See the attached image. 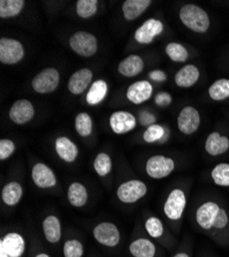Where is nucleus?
I'll list each match as a JSON object with an SVG mask.
<instances>
[{
    "label": "nucleus",
    "mask_w": 229,
    "mask_h": 257,
    "mask_svg": "<svg viewBox=\"0 0 229 257\" xmlns=\"http://www.w3.org/2000/svg\"><path fill=\"white\" fill-rule=\"evenodd\" d=\"M149 77L156 82H163L166 80V74L162 70H152L149 72Z\"/></svg>",
    "instance_id": "nucleus-42"
},
{
    "label": "nucleus",
    "mask_w": 229,
    "mask_h": 257,
    "mask_svg": "<svg viewBox=\"0 0 229 257\" xmlns=\"http://www.w3.org/2000/svg\"><path fill=\"white\" fill-rule=\"evenodd\" d=\"M200 124V115L196 108L192 106H186L180 111L177 118L179 131L184 135L195 133Z\"/></svg>",
    "instance_id": "nucleus-6"
},
{
    "label": "nucleus",
    "mask_w": 229,
    "mask_h": 257,
    "mask_svg": "<svg viewBox=\"0 0 229 257\" xmlns=\"http://www.w3.org/2000/svg\"><path fill=\"white\" fill-rule=\"evenodd\" d=\"M83 254L82 244L77 240L67 241L64 245L65 257H81Z\"/></svg>",
    "instance_id": "nucleus-37"
},
{
    "label": "nucleus",
    "mask_w": 229,
    "mask_h": 257,
    "mask_svg": "<svg viewBox=\"0 0 229 257\" xmlns=\"http://www.w3.org/2000/svg\"><path fill=\"white\" fill-rule=\"evenodd\" d=\"M0 247L5 248L8 255L11 257H21L25 250V241L21 234L11 232L0 242Z\"/></svg>",
    "instance_id": "nucleus-18"
},
{
    "label": "nucleus",
    "mask_w": 229,
    "mask_h": 257,
    "mask_svg": "<svg viewBox=\"0 0 229 257\" xmlns=\"http://www.w3.org/2000/svg\"><path fill=\"white\" fill-rule=\"evenodd\" d=\"M164 26L157 19H148L136 30L135 40L141 45H149L153 39L163 32Z\"/></svg>",
    "instance_id": "nucleus-8"
},
{
    "label": "nucleus",
    "mask_w": 229,
    "mask_h": 257,
    "mask_svg": "<svg viewBox=\"0 0 229 257\" xmlns=\"http://www.w3.org/2000/svg\"><path fill=\"white\" fill-rule=\"evenodd\" d=\"M172 101H173V98H172L171 94L166 93V92H160L154 98L155 104L159 107L169 106L172 103Z\"/></svg>",
    "instance_id": "nucleus-39"
},
{
    "label": "nucleus",
    "mask_w": 229,
    "mask_h": 257,
    "mask_svg": "<svg viewBox=\"0 0 229 257\" xmlns=\"http://www.w3.org/2000/svg\"><path fill=\"white\" fill-rule=\"evenodd\" d=\"M209 96L214 101H223L229 98V79L216 80L209 88Z\"/></svg>",
    "instance_id": "nucleus-29"
},
{
    "label": "nucleus",
    "mask_w": 229,
    "mask_h": 257,
    "mask_svg": "<svg viewBox=\"0 0 229 257\" xmlns=\"http://www.w3.org/2000/svg\"><path fill=\"white\" fill-rule=\"evenodd\" d=\"M93 79V72L89 68H81L75 71L68 80V90L73 95H80L85 92Z\"/></svg>",
    "instance_id": "nucleus-14"
},
{
    "label": "nucleus",
    "mask_w": 229,
    "mask_h": 257,
    "mask_svg": "<svg viewBox=\"0 0 229 257\" xmlns=\"http://www.w3.org/2000/svg\"><path fill=\"white\" fill-rule=\"evenodd\" d=\"M186 206V197L183 190L176 188L171 191L168 199L165 201L163 211L168 218L178 220L181 218Z\"/></svg>",
    "instance_id": "nucleus-9"
},
{
    "label": "nucleus",
    "mask_w": 229,
    "mask_h": 257,
    "mask_svg": "<svg viewBox=\"0 0 229 257\" xmlns=\"http://www.w3.org/2000/svg\"><path fill=\"white\" fill-rule=\"evenodd\" d=\"M94 237L102 245L114 247L119 243V231L113 223L102 222L94 228Z\"/></svg>",
    "instance_id": "nucleus-12"
},
{
    "label": "nucleus",
    "mask_w": 229,
    "mask_h": 257,
    "mask_svg": "<svg viewBox=\"0 0 229 257\" xmlns=\"http://www.w3.org/2000/svg\"><path fill=\"white\" fill-rule=\"evenodd\" d=\"M16 151L15 143L10 139H3L0 141V160L9 159Z\"/></svg>",
    "instance_id": "nucleus-38"
},
{
    "label": "nucleus",
    "mask_w": 229,
    "mask_h": 257,
    "mask_svg": "<svg viewBox=\"0 0 229 257\" xmlns=\"http://www.w3.org/2000/svg\"><path fill=\"white\" fill-rule=\"evenodd\" d=\"M107 92V82L103 79H98L91 85V88L86 96V100L89 105L95 106L97 104H100L104 99H105Z\"/></svg>",
    "instance_id": "nucleus-23"
},
{
    "label": "nucleus",
    "mask_w": 229,
    "mask_h": 257,
    "mask_svg": "<svg viewBox=\"0 0 229 257\" xmlns=\"http://www.w3.org/2000/svg\"><path fill=\"white\" fill-rule=\"evenodd\" d=\"M94 168L98 175L100 176L108 175L112 169V162L110 157L105 153L99 154L95 159Z\"/></svg>",
    "instance_id": "nucleus-34"
},
{
    "label": "nucleus",
    "mask_w": 229,
    "mask_h": 257,
    "mask_svg": "<svg viewBox=\"0 0 229 257\" xmlns=\"http://www.w3.org/2000/svg\"><path fill=\"white\" fill-rule=\"evenodd\" d=\"M227 223H228V215H227V213H226V211L224 209L220 208L219 213H218V216H217L216 221L214 223V227L221 229V228H224L227 225Z\"/></svg>",
    "instance_id": "nucleus-40"
},
{
    "label": "nucleus",
    "mask_w": 229,
    "mask_h": 257,
    "mask_svg": "<svg viewBox=\"0 0 229 257\" xmlns=\"http://www.w3.org/2000/svg\"><path fill=\"white\" fill-rule=\"evenodd\" d=\"M0 257H9L7 251L3 247H0Z\"/></svg>",
    "instance_id": "nucleus-43"
},
{
    "label": "nucleus",
    "mask_w": 229,
    "mask_h": 257,
    "mask_svg": "<svg viewBox=\"0 0 229 257\" xmlns=\"http://www.w3.org/2000/svg\"><path fill=\"white\" fill-rule=\"evenodd\" d=\"M69 45L73 52L83 58H90L98 51V41L94 34L87 31H78L70 39Z\"/></svg>",
    "instance_id": "nucleus-2"
},
{
    "label": "nucleus",
    "mask_w": 229,
    "mask_h": 257,
    "mask_svg": "<svg viewBox=\"0 0 229 257\" xmlns=\"http://www.w3.org/2000/svg\"><path fill=\"white\" fill-rule=\"evenodd\" d=\"M130 252L135 257H153L155 246L147 239H139L130 245Z\"/></svg>",
    "instance_id": "nucleus-27"
},
{
    "label": "nucleus",
    "mask_w": 229,
    "mask_h": 257,
    "mask_svg": "<svg viewBox=\"0 0 229 257\" xmlns=\"http://www.w3.org/2000/svg\"><path fill=\"white\" fill-rule=\"evenodd\" d=\"M9 257H11V256H9Z\"/></svg>",
    "instance_id": "nucleus-46"
},
{
    "label": "nucleus",
    "mask_w": 229,
    "mask_h": 257,
    "mask_svg": "<svg viewBox=\"0 0 229 257\" xmlns=\"http://www.w3.org/2000/svg\"><path fill=\"white\" fill-rule=\"evenodd\" d=\"M179 18L183 25L195 33H205L210 28V18L204 10L198 6L187 4L179 12Z\"/></svg>",
    "instance_id": "nucleus-1"
},
{
    "label": "nucleus",
    "mask_w": 229,
    "mask_h": 257,
    "mask_svg": "<svg viewBox=\"0 0 229 257\" xmlns=\"http://www.w3.org/2000/svg\"><path fill=\"white\" fill-rule=\"evenodd\" d=\"M175 168V163L171 158L163 156L151 157L146 163V172L148 176L154 179L168 177Z\"/></svg>",
    "instance_id": "nucleus-7"
},
{
    "label": "nucleus",
    "mask_w": 229,
    "mask_h": 257,
    "mask_svg": "<svg viewBox=\"0 0 229 257\" xmlns=\"http://www.w3.org/2000/svg\"><path fill=\"white\" fill-rule=\"evenodd\" d=\"M35 110L33 104L27 99L17 100L11 107L10 118L17 124H25L34 116Z\"/></svg>",
    "instance_id": "nucleus-11"
},
{
    "label": "nucleus",
    "mask_w": 229,
    "mask_h": 257,
    "mask_svg": "<svg viewBox=\"0 0 229 257\" xmlns=\"http://www.w3.org/2000/svg\"><path fill=\"white\" fill-rule=\"evenodd\" d=\"M32 179L40 188H51L57 184L53 170L43 163H37L32 170Z\"/></svg>",
    "instance_id": "nucleus-16"
},
{
    "label": "nucleus",
    "mask_w": 229,
    "mask_h": 257,
    "mask_svg": "<svg viewBox=\"0 0 229 257\" xmlns=\"http://www.w3.org/2000/svg\"><path fill=\"white\" fill-rule=\"evenodd\" d=\"M75 128L76 132L81 137H88L93 131V120L89 113L80 112L75 117Z\"/></svg>",
    "instance_id": "nucleus-32"
},
{
    "label": "nucleus",
    "mask_w": 229,
    "mask_h": 257,
    "mask_svg": "<svg viewBox=\"0 0 229 257\" xmlns=\"http://www.w3.org/2000/svg\"><path fill=\"white\" fill-rule=\"evenodd\" d=\"M212 178L219 186H229V164H218L212 171Z\"/></svg>",
    "instance_id": "nucleus-35"
},
{
    "label": "nucleus",
    "mask_w": 229,
    "mask_h": 257,
    "mask_svg": "<svg viewBox=\"0 0 229 257\" xmlns=\"http://www.w3.org/2000/svg\"><path fill=\"white\" fill-rule=\"evenodd\" d=\"M153 93L152 84L148 80H139L132 83L127 90V98L134 104H142L148 101Z\"/></svg>",
    "instance_id": "nucleus-13"
},
{
    "label": "nucleus",
    "mask_w": 229,
    "mask_h": 257,
    "mask_svg": "<svg viewBox=\"0 0 229 257\" xmlns=\"http://www.w3.org/2000/svg\"><path fill=\"white\" fill-rule=\"evenodd\" d=\"M144 69V61L139 55H130L118 64V72L124 77H134Z\"/></svg>",
    "instance_id": "nucleus-19"
},
{
    "label": "nucleus",
    "mask_w": 229,
    "mask_h": 257,
    "mask_svg": "<svg viewBox=\"0 0 229 257\" xmlns=\"http://www.w3.org/2000/svg\"><path fill=\"white\" fill-rule=\"evenodd\" d=\"M168 128H164L162 125L160 124H151L149 125L146 130H145L144 134H143V139L145 142L147 143H153L156 141H160L162 142L164 139V137H168Z\"/></svg>",
    "instance_id": "nucleus-31"
},
{
    "label": "nucleus",
    "mask_w": 229,
    "mask_h": 257,
    "mask_svg": "<svg viewBox=\"0 0 229 257\" xmlns=\"http://www.w3.org/2000/svg\"><path fill=\"white\" fill-rule=\"evenodd\" d=\"M60 83V73L56 68L50 67L40 71L32 80L33 90L38 94H49L57 90Z\"/></svg>",
    "instance_id": "nucleus-4"
},
{
    "label": "nucleus",
    "mask_w": 229,
    "mask_h": 257,
    "mask_svg": "<svg viewBox=\"0 0 229 257\" xmlns=\"http://www.w3.org/2000/svg\"><path fill=\"white\" fill-rule=\"evenodd\" d=\"M45 237L50 243H57L61 239V223L56 216H48L43 223Z\"/></svg>",
    "instance_id": "nucleus-25"
},
{
    "label": "nucleus",
    "mask_w": 229,
    "mask_h": 257,
    "mask_svg": "<svg viewBox=\"0 0 229 257\" xmlns=\"http://www.w3.org/2000/svg\"><path fill=\"white\" fill-rule=\"evenodd\" d=\"M24 0H2L0 2V18H14L21 14L25 8Z\"/></svg>",
    "instance_id": "nucleus-26"
},
{
    "label": "nucleus",
    "mask_w": 229,
    "mask_h": 257,
    "mask_svg": "<svg viewBox=\"0 0 229 257\" xmlns=\"http://www.w3.org/2000/svg\"><path fill=\"white\" fill-rule=\"evenodd\" d=\"M145 227H146L147 232L152 238H159L163 233L162 222L156 217H150L147 219L146 223H145Z\"/></svg>",
    "instance_id": "nucleus-36"
},
{
    "label": "nucleus",
    "mask_w": 229,
    "mask_h": 257,
    "mask_svg": "<svg viewBox=\"0 0 229 257\" xmlns=\"http://www.w3.org/2000/svg\"><path fill=\"white\" fill-rule=\"evenodd\" d=\"M56 152L58 156L67 163H72L78 156V148L68 137H59L56 140Z\"/></svg>",
    "instance_id": "nucleus-20"
},
{
    "label": "nucleus",
    "mask_w": 229,
    "mask_h": 257,
    "mask_svg": "<svg viewBox=\"0 0 229 257\" xmlns=\"http://www.w3.org/2000/svg\"><path fill=\"white\" fill-rule=\"evenodd\" d=\"M220 207L214 202H206L202 204L196 211V221L203 229L214 227V223L218 216Z\"/></svg>",
    "instance_id": "nucleus-15"
},
{
    "label": "nucleus",
    "mask_w": 229,
    "mask_h": 257,
    "mask_svg": "<svg viewBox=\"0 0 229 257\" xmlns=\"http://www.w3.org/2000/svg\"><path fill=\"white\" fill-rule=\"evenodd\" d=\"M199 79V70L193 64L180 68L175 74V82L179 88H191Z\"/></svg>",
    "instance_id": "nucleus-17"
},
{
    "label": "nucleus",
    "mask_w": 229,
    "mask_h": 257,
    "mask_svg": "<svg viewBox=\"0 0 229 257\" xmlns=\"http://www.w3.org/2000/svg\"><path fill=\"white\" fill-rule=\"evenodd\" d=\"M36 257H50V256L47 254H38Z\"/></svg>",
    "instance_id": "nucleus-45"
},
{
    "label": "nucleus",
    "mask_w": 229,
    "mask_h": 257,
    "mask_svg": "<svg viewBox=\"0 0 229 257\" xmlns=\"http://www.w3.org/2000/svg\"><path fill=\"white\" fill-rule=\"evenodd\" d=\"M98 0H78L76 3V13L81 19H89L98 12Z\"/></svg>",
    "instance_id": "nucleus-33"
},
{
    "label": "nucleus",
    "mask_w": 229,
    "mask_h": 257,
    "mask_svg": "<svg viewBox=\"0 0 229 257\" xmlns=\"http://www.w3.org/2000/svg\"><path fill=\"white\" fill-rule=\"evenodd\" d=\"M204 146L207 154L213 157H217L228 151L229 139L226 136H222L218 132H213L207 136Z\"/></svg>",
    "instance_id": "nucleus-21"
},
{
    "label": "nucleus",
    "mask_w": 229,
    "mask_h": 257,
    "mask_svg": "<svg viewBox=\"0 0 229 257\" xmlns=\"http://www.w3.org/2000/svg\"><path fill=\"white\" fill-rule=\"evenodd\" d=\"M25 56V49L17 39L3 37L0 39V62L6 65H14V64L22 61Z\"/></svg>",
    "instance_id": "nucleus-3"
},
{
    "label": "nucleus",
    "mask_w": 229,
    "mask_h": 257,
    "mask_svg": "<svg viewBox=\"0 0 229 257\" xmlns=\"http://www.w3.org/2000/svg\"><path fill=\"white\" fill-rule=\"evenodd\" d=\"M139 120L143 125H151L155 121V116L149 111H141L139 114Z\"/></svg>",
    "instance_id": "nucleus-41"
},
{
    "label": "nucleus",
    "mask_w": 229,
    "mask_h": 257,
    "mask_svg": "<svg viewBox=\"0 0 229 257\" xmlns=\"http://www.w3.org/2000/svg\"><path fill=\"white\" fill-rule=\"evenodd\" d=\"M151 4V0H126L121 7L124 19L127 21L138 19Z\"/></svg>",
    "instance_id": "nucleus-22"
},
{
    "label": "nucleus",
    "mask_w": 229,
    "mask_h": 257,
    "mask_svg": "<svg viewBox=\"0 0 229 257\" xmlns=\"http://www.w3.org/2000/svg\"><path fill=\"white\" fill-rule=\"evenodd\" d=\"M109 123L111 130L115 134L122 135L134 130L137 124V119L131 112L119 110L111 114Z\"/></svg>",
    "instance_id": "nucleus-10"
},
{
    "label": "nucleus",
    "mask_w": 229,
    "mask_h": 257,
    "mask_svg": "<svg viewBox=\"0 0 229 257\" xmlns=\"http://www.w3.org/2000/svg\"><path fill=\"white\" fill-rule=\"evenodd\" d=\"M165 53L175 63H184L189 57L188 51L179 42H170L165 47Z\"/></svg>",
    "instance_id": "nucleus-30"
},
{
    "label": "nucleus",
    "mask_w": 229,
    "mask_h": 257,
    "mask_svg": "<svg viewBox=\"0 0 229 257\" xmlns=\"http://www.w3.org/2000/svg\"><path fill=\"white\" fill-rule=\"evenodd\" d=\"M68 201L74 207H83L88 202V190L81 183L74 182L68 188Z\"/></svg>",
    "instance_id": "nucleus-24"
},
{
    "label": "nucleus",
    "mask_w": 229,
    "mask_h": 257,
    "mask_svg": "<svg viewBox=\"0 0 229 257\" xmlns=\"http://www.w3.org/2000/svg\"><path fill=\"white\" fill-rule=\"evenodd\" d=\"M174 257H189V256L187 255V254H185V253H178V254L175 255Z\"/></svg>",
    "instance_id": "nucleus-44"
},
{
    "label": "nucleus",
    "mask_w": 229,
    "mask_h": 257,
    "mask_svg": "<svg viewBox=\"0 0 229 257\" xmlns=\"http://www.w3.org/2000/svg\"><path fill=\"white\" fill-rule=\"evenodd\" d=\"M147 194V186L140 180H130L119 185L117 197L119 201L126 204H132L142 199Z\"/></svg>",
    "instance_id": "nucleus-5"
},
{
    "label": "nucleus",
    "mask_w": 229,
    "mask_h": 257,
    "mask_svg": "<svg viewBox=\"0 0 229 257\" xmlns=\"http://www.w3.org/2000/svg\"><path fill=\"white\" fill-rule=\"evenodd\" d=\"M23 196V189L20 183L10 182L3 189V201L8 206L17 205Z\"/></svg>",
    "instance_id": "nucleus-28"
}]
</instances>
